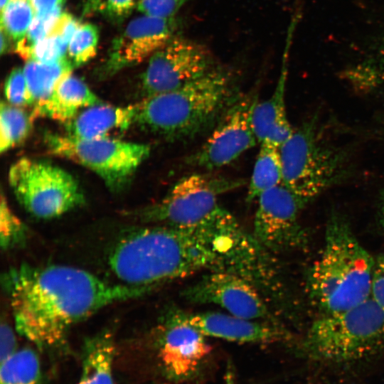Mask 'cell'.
Returning <instances> with one entry per match:
<instances>
[{
	"mask_svg": "<svg viewBox=\"0 0 384 384\" xmlns=\"http://www.w3.org/2000/svg\"><path fill=\"white\" fill-rule=\"evenodd\" d=\"M259 247L235 217L196 227L149 224L122 233L108 252V266L119 284L149 294L202 270L250 278Z\"/></svg>",
	"mask_w": 384,
	"mask_h": 384,
	"instance_id": "obj_1",
	"label": "cell"
},
{
	"mask_svg": "<svg viewBox=\"0 0 384 384\" xmlns=\"http://www.w3.org/2000/svg\"><path fill=\"white\" fill-rule=\"evenodd\" d=\"M2 284L16 331L43 349L63 346L74 324L102 308L149 294L63 265L23 264L6 272Z\"/></svg>",
	"mask_w": 384,
	"mask_h": 384,
	"instance_id": "obj_2",
	"label": "cell"
},
{
	"mask_svg": "<svg viewBox=\"0 0 384 384\" xmlns=\"http://www.w3.org/2000/svg\"><path fill=\"white\" fill-rule=\"evenodd\" d=\"M238 96L233 73L215 67L181 87L132 105L133 124L169 139L193 137L216 123Z\"/></svg>",
	"mask_w": 384,
	"mask_h": 384,
	"instance_id": "obj_3",
	"label": "cell"
},
{
	"mask_svg": "<svg viewBox=\"0 0 384 384\" xmlns=\"http://www.w3.org/2000/svg\"><path fill=\"white\" fill-rule=\"evenodd\" d=\"M324 244L309 277L310 296L324 314L338 312L370 298L375 260L347 223L329 222Z\"/></svg>",
	"mask_w": 384,
	"mask_h": 384,
	"instance_id": "obj_4",
	"label": "cell"
},
{
	"mask_svg": "<svg viewBox=\"0 0 384 384\" xmlns=\"http://www.w3.org/2000/svg\"><path fill=\"white\" fill-rule=\"evenodd\" d=\"M314 360L357 361L384 347V310L370 297L346 310L324 314L313 322L303 343Z\"/></svg>",
	"mask_w": 384,
	"mask_h": 384,
	"instance_id": "obj_5",
	"label": "cell"
},
{
	"mask_svg": "<svg viewBox=\"0 0 384 384\" xmlns=\"http://www.w3.org/2000/svg\"><path fill=\"white\" fill-rule=\"evenodd\" d=\"M279 150L282 183L309 201L343 176L342 154L327 142L313 122L294 129Z\"/></svg>",
	"mask_w": 384,
	"mask_h": 384,
	"instance_id": "obj_6",
	"label": "cell"
},
{
	"mask_svg": "<svg viewBox=\"0 0 384 384\" xmlns=\"http://www.w3.org/2000/svg\"><path fill=\"white\" fill-rule=\"evenodd\" d=\"M243 184L240 179L192 174L179 179L161 200L134 215L147 224L196 227L224 214L228 210L220 205L219 196Z\"/></svg>",
	"mask_w": 384,
	"mask_h": 384,
	"instance_id": "obj_7",
	"label": "cell"
},
{
	"mask_svg": "<svg viewBox=\"0 0 384 384\" xmlns=\"http://www.w3.org/2000/svg\"><path fill=\"white\" fill-rule=\"evenodd\" d=\"M45 142L52 154L95 172L113 192L121 191L129 184L151 151L148 144L112 137L80 139L48 132Z\"/></svg>",
	"mask_w": 384,
	"mask_h": 384,
	"instance_id": "obj_8",
	"label": "cell"
},
{
	"mask_svg": "<svg viewBox=\"0 0 384 384\" xmlns=\"http://www.w3.org/2000/svg\"><path fill=\"white\" fill-rule=\"evenodd\" d=\"M9 182L20 204L38 218H57L85 203L73 176L46 161L21 159L11 166Z\"/></svg>",
	"mask_w": 384,
	"mask_h": 384,
	"instance_id": "obj_9",
	"label": "cell"
},
{
	"mask_svg": "<svg viewBox=\"0 0 384 384\" xmlns=\"http://www.w3.org/2000/svg\"><path fill=\"white\" fill-rule=\"evenodd\" d=\"M258 97L256 92L238 97L218 120L203 145L187 159L193 166L206 170L223 167L258 142L252 126V112Z\"/></svg>",
	"mask_w": 384,
	"mask_h": 384,
	"instance_id": "obj_10",
	"label": "cell"
},
{
	"mask_svg": "<svg viewBox=\"0 0 384 384\" xmlns=\"http://www.w3.org/2000/svg\"><path fill=\"white\" fill-rule=\"evenodd\" d=\"M214 68L205 47L173 37L149 58L141 79L142 98L176 90Z\"/></svg>",
	"mask_w": 384,
	"mask_h": 384,
	"instance_id": "obj_11",
	"label": "cell"
},
{
	"mask_svg": "<svg viewBox=\"0 0 384 384\" xmlns=\"http://www.w3.org/2000/svg\"><path fill=\"white\" fill-rule=\"evenodd\" d=\"M257 201L253 236L260 245L274 251L302 242L299 217L309 200L281 183L262 193Z\"/></svg>",
	"mask_w": 384,
	"mask_h": 384,
	"instance_id": "obj_12",
	"label": "cell"
},
{
	"mask_svg": "<svg viewBox=\"0 0 384 384\" xmlns=\"http://www.w3.org/2000/svg\"><path fill=\"white\" fill-rule=\"evenodd\" d=\"M182 296L194 304H212L229 314L248 319H267V306L257 287L228 272H210L187 287Z\"/></svg>",
	"mask_w": 384,
	"mask_h": 384,
	"instance_id": "obj_13",
	"label": "cell"
},
{
	"mask_svg": "<svg viewBox=\"0 0 384 384\" xmlns=\"http://www.w3.org/2000/svg\"><path fill=\"white\" fill-rule=\"evenodd\" d=\"M175 28L174 18L146 15L133 18L113 41L101 75H113L150 58L173 38Z\"/></svg>",
	"mask_w": 384,
	"mask_h": 384,
	"instance_id": "obj_14",
	"label": "cell"
},
{
	"mask_svg": "<svg viewBox=\"0 0 384 384\" xmlns=\"http://www.w3.org/2000/svg\"><path fill=\"white\" fill-rule=\"evenodd\" d=\"M206 336L192 326L185 314L176 311L165 322L159 341V358L166 375L172 380L192 377L210 353Z\"/></svg>",
	"mask_w": 384,
	"mask_h": 384,
	"instance_id": "obj_15",
	"label": "cell"
},
{
	"mask_svg": "<svg viewBox=\"0 0 384 384\" xmlns=\"http://www.w3.org/2000/svg\"><path fill=\"white\" fill-rule=\"evenodd\" d=\"M186 321L205 336L242 343L273 342L286 335L279 328L266 323L221 312L185 314Z\"/></svg>",
	"mask_w": 384,
	"mask_h": 384,
	"instance_id": "obj_16",
	"label": "cell"
},
{
	"mask_svg": "<svg viewBox=\"0 0 384 384\" xmlns=\"http://www.w3.org/2000/svg\"><path fill=\"white\" fill-rule=\"evenodd\" d=\"M287 55L272 95L257 101L252 112V126L258 142H268L279 147L294 132L287 114L285 92L287 76Z\"/></svg>",
	"mask_w": 384,
	"mask_h": 384,
	"instance_id": "obj_17",
	"label": "cell"
},
{
	"mask_svg": "<svg viewBox=\"0 0 384 384\" xmlns=\"http://www.w3.org/2000/svg\"><path fill=\"white\" fill-rule=\"evenodd\" d=\"M102 103L97 95L72 73L63 77L50 96L33 106L32 119L46 117L65 123L77 116L81 108Z\"/></svg>",
	"mask_w": 384,
	"mask_h": 384,
	"instance_id": "obj_18",
	"label": "cell"
},
{
	"mask_svg": "<svg viewBox=\"0 0 384 384\" xmlns=\"http://www.w3.org/2000/svg\"><path fill=\"white\" fill-rule=\"evenodd\" d=\"M133 124L132 106L115 107L102 103L87 107L66 122L67 134L80 139L111 137Z\"/></svg>",
	"mask_w": 384,
	"mask_h": 384,
	"instance_id": "obj_19",
	"label": "cell"
},
{
	"mask_svg": "<svg viewBox=\"0 0 384 384\" xmlns=\"http://www.w3.org/2000/svg\"><path fill=\"white\" fill-rule=\"evenodd\" d=\"M114 337L108 330L87 338L82 351V367L78 384H114L112 364Z\"/></svg>",
	"mask_w": 384,
	"mask_h": 384,
	"instance_id": "obj_20",
	"label": "cell"
},
{
	"mask_svg": "<svg viewBox=\"0 0 384 384\" xmlns=\"http://www.w3.org/2000/svg\"><path fill=\"white\" fill-rule=\"evenodd\" d=\"M282 183V169L279 147L268 142L260 147L249 182L247 201L252 202L259 196Z\"/></svg>",
	"mask_w": 384,
	"mask_h": 384,
	"instance_id": "obj_21",
	"label": "cell"
},
{
	"mask_svg": "<svg viewBox=\"0 0 384 384\" xmlns=\"http://www.w3.org/2000/svg\"><path fill=\"white\" fill-rule=\"evenodd\" d=\"M73 68L67 58L53 63L26 61L23 70L33 100V106L45 101L58 82L71 73Z\"/></svg>",
	"mask_w": 384,
	"mask_h": 384,
	"instance_id": "obj_22",
	"label": "cell"
},
{
	"mask_svg": "<svg viewBox=\"0 0 384 384\" xmlns=\"http://www.w3.org/2000/svg\"><path fill=\"white\" fill-rule=\"evenodd\" d=\"M0 364V384H45L39 358L31 348L18 350Z\"/></svg>",
	"mask_w": 384,
	"mask_h": 384,
	"instance_id": "obj_23",
	"label": "cell"
},
{
	"mask_svg": "<svg viewBox=\"0 0 384 384\" xmlns=\"http://www.w3.org/2000/svg\"><path fill=\"white\" fill-rule=\"evenodd\" d=\"M33 119L20 107L2 102L0 107V151L21 143L28 135Z\"/></svg>",
	"mask_w": 384,
	"mask_h": 384,
	"instance_id": "obj_24",
	"label": "cell"
},
{
	"mask_svg": "<svg viewBox=\"0 0 384 384\" xmlns=\"http://www.w3.org/2000/svg\"><path fill=\"white\" fill-rule=\"evenodd\" d=\"M35 16L29 0H9L1 11V29L17 43L26 33Z\"/></svg>",
	"mask_w": 384,
	"mask_h": 384,
	"instance_id": "obj_25",
	"label": "cell"
},
{
	"mask_svg": "<svg viewBox=\"0 0 384 384\" xmlns=\"http://www.w3.org/2000/svg\"><path fill=\"white\" fill-rule=\"evenodd\" d=\"M98 41L99 31L95 25L80 24L72 36L67 49V58L73 67L87 63L96 55Z\"/></svg>",
	"mask_w": 384,
	"mask_h": 384,
	"instance_id": "obj_26",
	"label": "cell"
},
{
	"mask_svg": "<svg viewBox=\"0 0 384 384\" xmlns=\"http://www.w3.org/2000/svg\"><path fill=\"white\" fill-rule=\"evenodd\" d=\"M61 13L59 8L46 14H36L25 36L16 43L15 50L23 59L29 60L35 45L49 33Z\"/></svg>",
	"mask_w": 384,
	"mask_h": 384,
	"instance_id": "obj_27",
	"label": "cell"
},
{
	"mask_svg": "<svg viewBox=\"0 0 384 384\" xmlns=\"http://www.w3.org/2000/svg\"><path fill=\"white\" fill-rule=\"evenodd\" d=\"M26 227L10 209L1 194L0 206V244L7 250L21 245L26 238Z\"/></svg>",
	"mask_w": 384,
	"mask_h": 384,
	"instance_id": "obj_28",
	"label": "cell"
},
{
	"mask_svg": "<svg viewBox=\"0 0 384 384\" xmlns=\"http://www.w3.org/2000/svg\"><path fill=\"white\" fill-rule=\"evenodd\" d=\"M68 43L60 36L50 31L33 47L29 60L53 63L67 58Z\"/></svg>",
	"mask_w": 384,
	"mask_h": 384,
	"instance_id": "obj_29",
	"label": "cell"
},
{
	"mask_svg": "<svg viewBox=\"0 0 384 384\" xmlns=\"http://www.w3.org/2000/svg\"><path fill=\"white\" fill-rule=\"evenodd\" d=\"M4 93L7 102L17 107L33 105V100L28 90L23 70L14 68L8 75Z\"/></svg>",
	"mask_w": 384,
	"mask_h": 384,
	"instance_id": "obj_30",
	"label": "cell"
},
{
	"mask_svg": "<svg viewBox=\"0 0 384 384\" xmlns=\"http://www.w3.org/2000/svg\"><path fill=\"white\" fill-rule=\"evenodd\" d=\"M188 0H140L137 7L142 14L151 17L170 19Z\"/></svg>",
	"mask_w": 384,
	"mask_h": 384,
	"instance_id": "obj_31",
	"label": "cell"
},
{
	"mask_svg": "<svg viewBox=\"0 0 384 384\" xmlns=\"http://www.w3.org/2000/svg\"><path fill=\"white\" fill-rule=\"evenodd\" d=\"M140 0H99L96 12L114 20H120L129 16L137 9Z\"/></svg>",
	"mask_w": 384,
	"mask_h": 384,
	"instance_id": "obj_32",
	"label": "cell"
},
{
	"mask_svg": "<svg viewBox=\"0 0 384 384\" xmlns=\"http://www.w3.org/2000/svg\"><path fill=\"white\" fill-rule=\"evenodd\" d=\"M370 297L384 310V251L375 260Z\"/></svg>",
	"mask_w": 384,
	"mask_h": 384,
	"instance_id": "obj_33",
	"label": "cell"
},
{
	"mask_svg": "<svg viewBox=\"0 0 384 384\" xmlns=\"http://www.w3.org/2000/svg\"><path fill=\"white\" fill-rule=\"evenodd\" d=\"M0 340V363H1L18 351L16 335L7 323H2L1 325Z\"/></svg>",
	"mask_w": 384,
	"mask_h": 384,
	"instance_id": "obj_34",
	"label": "cell"
},
{
	"mask_svg": "<svg viewBox=\"0 0 384 384\" xmlns=\"http://www.w3.org/2000/svg\"><path fill=\"white\" fill-rule=\"evenodd\" d=\"M362 79L375 82H384V47L376 63H373L364 69Z\"/></svg>",
	"mask_w": 384,
	"mask_h": 384,
	"instance_id": "obj_35",
	"label": "cell"
},
{
	"mask_svg": "<svg viewBox=\"0 0 384 384\" xmlns=\"http://www.w3.org/2000/svg\"><path fill=\"white\" fill-rule=\"evenodd\" d=\"M65 0H29L36 14H43L61 8Z\"/></svg>",
	"mask_w": 384,
	"mask_h": 384,
	"instance_id": "obj_36",
	"label": "cell"
},
{
	"mask_svg": "<svg viewBox=\"0 0 384 384\" xmlns=\"http://www.w3.org/2000/svg\"><path fill=\"white\" fill-rule=\"evenodd\" d=\"M99 0H86L83 14L84 15L92 14L94 12H96V9Z\"/></svg>",
	"mask_w": 384,
	"mask_h": 384,
	"instance_id": "obj_37",
	"label": "cell"
},
{
	"mask_svg": "<svg viewBox=\"0 0 384 384\" xmlns=\"http://www.w3.org/2000/svg\"><path fill=\"white\" fill-rule=\"evenodd\" d=\"M1 53H4L7 48V37L8 36L5 33V32L1 29Z\"/></svg>",
	"mask_w": 384,
	"mask_h": 384,
	"instance_id": "obj_38",
	"label": "cell"
},
{
	"mask_svg": "<svg viewBox=\"0 0 384 384\" xmlns=\"http://www.w3.org/2000/svg\"><path fill=\"white\" fill-rule=\"evenodd\" d=\"M380 218H381L382 224L384 226V196L383 197L382 202H381Z\"/></svg>",
	"mask_w": 384,
	"mask_h": 384,
	"instance_id": "obj_39",
	"label": "cell"
},
{
	"mask_svg": "<svg viewBox=\"0 0 384 384\" xmlns=\"http://www.w3.org/2000/svg\"><path fill=\"white\" fill-rule=\"evenodd\" d=\"M9 0H0L1 11L5 8Z\"/></svg>",
	"mask_w": 384,
	"mask_h": 384,
	"instance_id": "obj_40",
	"label": "cell"
}]
</instances>
